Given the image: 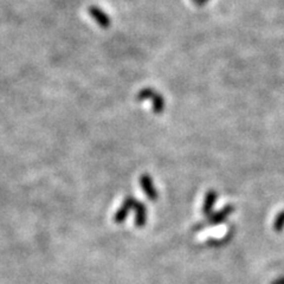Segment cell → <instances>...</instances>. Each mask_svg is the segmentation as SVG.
I'll list each match as a JSON object with an SVG mask.
<instances>
[{
	"label": "cell",
	"mask_w": 284,
	"mask_h": 284,
	"mask_svg": "<svg viewBox=\"0 0 284 284\" xmlns=\"http://www.w3.org/2000/svg\"><path fill=\"white\" fill-rule=\"evenodd\" d=\"M147 98L153 101V109L155 113H160V111L164 110V98H162V96L154 92L153 89H149V88L141 90L138 95L139 101H143V99Z\"/></svg>",
	"instance_id": "6da1fadb"
},
{
	"label": "cell",
	"mask_w": 284,
	"mask_h": 284,
	"mask_svg": "<svg viewBox=\"0 0 284 284\" xmlns=\"http://www.w3.org/2000/svg\"><path fill=\"white\" fill-rule=\"evenodd\" d=\"M89 13L102 29H108L110 26L109 16H108L104 11H102L101 8L97 7V6H90Z\"/></svg>",
	"instance_id": "7a4b0ae2"
},
{
	"label": "cell",
	"mask_w": 284,
	"mask_h": 284,
	"mask_svg": "<svg viewBox=\"0 0 284 284\" xmlns=\"http://www.w3.org/2000/svg\"><path fill=\"white\" fill-rule=\"evenodd\" d=\"M141 180L144 181V183L147 184V186L143 185V184H141V186H143V189H144V192H146V194L148 195V197L153 198V199L155 198L156 197V192H155V189H154V187H153L152 180L148 179V178H146V177L141 178Z\"/></svg>",
	"instance_id": "3957f363"
},
{
	"label": "cell",
	"mask_w": 284,
	"mask_h": 284,
	"mask_svg": "<svg viewBox=\"0 0 284 284\" xmlns=\"http://www.w3.org/2000/svg\"><path fill=\"white\" fill-rule=\"evenodd\" d=\"M283 226H284V212H282L279 217H277L276 223H275V228H276L277 231H281V230L283 229Z\"/></svg>",
	"instance_id": "277c9868"
},
{
	"label": "cell",
	"mask_w": 284,
	"mask_h": 284,
	"mask_svg": "<svg viewBox=\"0 0 284 284\" xmlns=\"http://www.w3.org/2000/svg\"><path fill=\"white\" fill-rule=\"evenodd\" d=\"M193 2H194L197 6H202L206 4V2H208V0H193Z\"/></svg>",
	"instance_id": "5b68a950"
}]
</instances>
